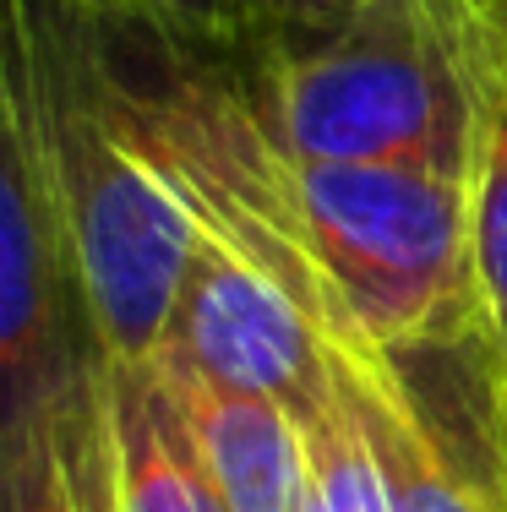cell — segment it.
I'll use <instances>...</instances> for the list:
<instances>
[{"label": "cell", "instance_id": "1", "mask_svg": "<svg viewBox=\"0 0 507 512\" xmlns=\"http://www.w3.org/2000/svg\"><path fill=\"white\" fill-rule=\"evenodd\" d=\"M0 71L22 82L104 365L164 349L202 213L159 164L110 66L104 28L66 0H11Z\"/></svg>", "mask_w": 507, "mask_h": 512}, {"label": "cell", "instance_id": "2", "mask_svg": "<svg viewBox=\"0 0 507 512\" xmlns=\"http://www.w3.org/2000/svg\"><path fill=\"white\" fill-rule=\"evenodd\" d=\"M507 33L448 0H360L246 44V109L295 164L437 169L475 158Z\"/></svg>", "mask_w": 507, "mask_h": 512}, {"label": "cell", "instance_id": "3", "mask_svg": "<svg viewBox=\"0 0 507 512\" xmlns=\"http://www.w3.org/2000/svg\"><path fill=\"white\" fill-rule=\"evenodd\" d=\"M159 355L219 387L273 398L295 420L317 409L333 387L322 322L257 251L229 240L208 218H202Z\"/></svg>", "mask_w": 507, "mask_h": 512}, {"label": "cell", "instance_id": "4", "mask_svg": "<svg viewBox=\"0 0 507 512\" xmlns=\"http://www.w3.org/2000/svg\"><path fill=\"white\" fill-rule=\"evenodd\" d=\"M328 355L371 442L393 512H497V496L480 480V469L453 453L426 404L415 398L404 360L355 333H328Z\"/></svg>", "mask_w": 507, "mask_h": 512}, {"label": "cell", "instance_id": "5", "mask_svg": "<svg viewBox=\"0 0 507 512\" xmlns=\"http://www.w3.org/2000/svg\"><path fill=\"white\" fill-rule=\"evenodd\" d=\"M110 512H229L159 365L99 360Z\"/></svg>", "mask_w": 507, "mask_h": 512}, {"label": "cell", "instance_id": "6", "mask_svg": "<svg viewBox=\"0 0 507 512\" xmlns=\"http://www.w3.org/2000/svg\"><path fill=\"white\" fill-rule=\"evenodd\" d=\"M169 393L197 436L208 474L219 480L229 512H306L311 507V463L306 431L284 404L257 393H235L186 365L153 355Z\"/></svg>", "mask_w": 507, "mask_h": 512}, {"label": "cell", "instance_id": "7", "mask_svg": "<svg viewBox=\"0 0 507 512\" xmlns=\"http://www.w3.org/2000/svg\"><path fill=\"white\" fill-rule=\"evenodd\" d=\"M0 507L6 512H110L99 376L60 409L17 425V431H0Z\"/></svg>", "mask_w": 507, "mask_h": 512}, {"label": "cell", "instance_id": "8", "mask_svg": "<svg viewBox=\"0 0 507 512\" xmlns=\"http://www.w3.org/2000/svg\"><path fill=\"white\" fill-rule=\"evenodd\" d=\"M469 256H475L480 338L507 355V66L491 82L469 158Z\"/></svg>", "mask_w": 507, "mask_h": 512}, {"label": "cell", "instance_id": "9", "mask_svg": "<svg viewBox=\"0 0 507 512\" xmlns=\"http://www.w3.org/2000/svg\"><path fill=\"white\" fill-rule=\"evenodd\" d=\"M104 33H142L180 55H219L246 50L257 28L251 0H66Z\"/></svg>", "mask_w": 507, "mask_h": 512}, {"label": "cell", "instance_id": "10", "mask_svg": "<svg viewBox=\"0 0 507 512\" xmlns=\"http://www.w3.org/2000/svg\"><path fill=\"white\" fill-rule=\"evenodd\" d=\"M251 6H257V28H251V39H257V33L311 28V22L344 17V11H349V6H360V0H251ZM448 6L469 11V17L486 22V28L507 33V0H448Z\"/></svg>", "mask_w": 507, "mask_h": 512}, {"label": "cell", "instance_id": "11", "mask_svg": "<svg viewBox=\"0 0 507 512\" xmlns=\"http://www.w3.org/2000/svg\"><path fill=\"white\" fill-rule=\"evenodd\" d=\"M480 360H486V474L480 480L497 496V512H507V360L480 338Z\"/></svg>", "mask_w": 507, "mask_h": 512}, {"label": "cell", "instance_id": "12", "mask_svg": "<svg viewBox=\"0 0 507 512\" xmlns=\"http://www.w3.org/2000/svg\"><path fill=\"white\" fill-rule=\"evenodd\" d=\"M502 360H507V355H502Z\"/></svg>", "mask_w": 507, "mask_h": 512}]
</instances>
